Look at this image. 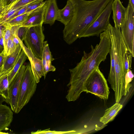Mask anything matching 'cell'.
Wrapping results in <instances>:
<instances>
[{
	"instance_id": "27",
	"label": "cell",
	"mask_w": 134,
	"mask_h": 134,
	"mask_svg": "<svg viewBox=\"0 0 134 134\" xmlns=\"http://www.w3.org/2000/svg\"><path fill=\"white\" fill-rule=\"evenodd\" d=\"M30 27L19 26L16 34L19 39L22 42L24 40Z\"/></svg>"
},
{
	"instance_id": "8",
	"label": "cell",
	"mask_w": 134,
	"mask_h": 134,
	"mask_svg": "<svg viewBox=\"0 0 134 134\" xmlns=\"http://www.w3.org/2000/svg\"><path fill=\"white\" fill-rule=\"evenodd\" d=\"M121 25V35L128 50L134 57V10L128 3Z\"/></svg>"
},
{
	"instance_id": "39",
	"label": "cell",
	"mask_w": 134,
	"mask_h": 134,
	"mask_svg": "<svg viewBox=\"0 0 134 134\" xmlns=\"http://www.w3.org/2000/svg\"><path fill=\"white\" fill-rule=\"evenodd\" d=\"M3 8V7L1 5L0 3V14L2 12Z\"/></svg>"
},
{
	"instance_id": "38",
	"label": "cell",
	"mask_w": 134,
	"mask_h": 134,
	"mask_svg": "<svg viewBox=\"0 0 134 134\" xmlns=\"http://www.w3.org/2000/svg\"><path fill=\"white\" fill-rule=\"evenodd\" d=\"M6 100L3 97L0 95V103H2L4 102H5Z\"/></svg>"
},
{
	"instance_id": "9",
	"label": "cell",
	"mask_w": 134,
	"mask_h": 134,
	"mask_svg": "<svg viewBox=\"0 0 134 134\" xmlns=\"http://www.w3.org/2000/svg\"><path fill=\"white\" fill-rule=\"evenodd\" d=\"M26 66L23 65L10 84L9 87V99L7 103L14 112L16 108L21 79Z\"/></svg>"
},
{
	"instance_id": "30",
	"label": "cell",
	"mask_w": 134,
	"mask_h": 134,
	"mask_svg": "<svg viewBox=\"0 0 134 134\" xmlns=\"http://www.w3.org/2000/svg\"><path fill=\"white\" fill-rule=\"evenodd\" d=\"M56 70L55 67L52 64L51 62H46V63L43 68V76L45 79L48 72L50 71H54Z\"/></svg>"
},
{
	"instance_id": "34",
	"label": "cell",
	"mask_w": 134,
	"mask_h": 134,
	"mask_svg": "<svg viewBox=\"0 0 134 134\" xmlns=\"http://www.w3.org/2000/svg\"><path fill=\"white\" fill-rule=\"evenodd\" d=\"M5 28V27L4 25H0V53L4 49L2 34Z\"/></svg>"
},
{
	"instance_id": "20",
	"label": "cell",
	"mask_w": 134,
	"mask_h": 134,
	"mask_svg": "<svg viewBox=\"0 0 134 134\" xmlns=\"http://www.w3.org/2000/svg\"><path fill=\"white\" fill-rule=\"evenodd\" d=\"M4 25L5 28L3 32L2 37L4 50L5 48L7 41L9 38L13 36L17 26H12L8 23H5Z\"/></svg>"
},
{
	"instance_id": "2",
	"label": "cell",
	"mask_w": 134,
	"mask_h": 134,
	"mask_svg": "<svg viewBox=\"0 0 134 134\" xmlns=\"http://www.w3.org/2000/svg\"><path fill=\"white\" fill-rule=\"evenodd\" d=\"M74 8L71 21L65 26L63 38L68 44L72 43L93 22L111 0H69Z\"/></svg>"
},
{
	"instance_id": "26",
	"label": "cell",
	"mask_w": 134,
	"mask_h": 134,
	"mask_svg": "<svg viewBox=\"0 0 134 134\" xmlns=\"http://www.w3.org/2000/svg\"><path fill=\"white\" fill-rule=\"evenodd\" d=\"M46 1H44L41 0H38L28 4L25 13H29L32 12L45 3Z\"/></svg>"
},
{
	"instance_id": "35",
	"label": "cell",
	"mask_w": 134,
	"mask_h": 134,
	"mask_svg": "<svg viewBox=\"0 0 134 134\" xmlns=\"http://www.w3.org/2000/svg\"><path fill=\"white\" fill-rule=\"evenodd\" d=\"M6 55L3 50L0 53V73L2 71Z\"/></svg>"
},
{
	"instance_id": "4",
	"label": "cell",
	"mask_w": 134,
	"mask_h": 134,
	"mask_svg": "<svg viewBox=\"0 0 134 134\" xmlns=\"http://www.w3.org/2000/svg\"><path fill=\"white\" fill-rule=\"evenodd\" d=\"M37 84L32 73L31 65L26 68L21 79L16 108L14 112L18 113L29 101L34 94Z\"/></svg>"
},
{
	"instance_id": "13",
	"label": "cell",
	"mask_w": 134,
	"mask_h": 134,
	"mask_svg": "<svg viewBox=\"0 0 134 134\" xmlns=\"http://www.w3.org/2000/svg\"><path fill=\"white\" fill-rule=\"evenodd\" d=\"M26 54L30 62L36 83H38L43 76V67L42 60L35 57L30 50L26 52Z\"/></svg>"
},
{
	"instance_id": "24",
	"label": "cell",
	"mask_w": 134,
	"mask_h": 134,
	"mask_svg": "<svg viewBox=\"0 0 134 134\" xmlns=\"http://www.w3.org/2000/svg\"><path fill=\"white\" fill-rule=\"evenodd\" d=\"M134 77V75L131 69H129L126 73L125 78V85L126 94L129 91L130 88L132 86L130 83Z\"/></svg>"
},
{
	"instance_id": "25",
	"label": "cell",
	"mask_w": 134,
	"mask_h": 134,
	"mask_svg": "<svg viewBox=\"0 0 134 134\" xmlns=\"http://www.w3.org/2000/svg\"><path fill=\"white\" fill-rule=\"evenodd\" d=\"M12 37L9 38L8 40L5 48L3 50L6 56L11 54L15 51L16 48L13 42Z\"/></svg>"
},
{
	"instance_id": "33",
	"label": "cell",
	"mask_w": 134,
	"mask_h": 134,
	"mask_svg": "<svg viewBox=\"0 0 134 134\" xmlns=\"http://www.w3.org/2000/svg\"><path fill=\"white\" fill-rule=\"evenodd\" d=\"M19 0H0V3L1 5L4 8L10 5L13 6Z\"/></svg>"
},
{
	"instance_id": "16",
	"label": "cell",
	"mask_w": 134,
	"mask_h": 134,
	"mask_svg": "<svg viewBox=\"0 0 134 134\" xmlns=\"http://www.w3.org/2000/svg\"><path fill=\"white\" fill-rule=\"evenodd\" d=\"M122 107L123 105L119 102H116L112 106L105 110L103 116L99 119L100 122L102 123L103 125H105L114 119Z\"/></svg>"
},
{
	"instance_id": "7",
	"label": "cell",
	"mask_w": 134,
	"mask_h": 134,
	"mask_svg": "<svg viewBox=\"0 0 134 134\" xmlns=\"http://www.w3.org/2000/svg\"><path fill=\"white\" fill-rule=\"evenodd\" d=\"M111 0L93 22L82 33L79 38L94 36H99L107 30L112 12Z\"/></svg>"
},
{
	"instance_id": "21",
	"label": "cell",
	"mask_w": 134,
	"mask_h": 134,
	"mask_svg": "<svg viewBox=\"0 0 134 134\" xmlns=\"http://www.w3.org/2000/svg\"><path fill=\"white\" fill-rule=\"evenodd\" d=\"M132 54L127 50L125 52L124 57L123 64V74L124 78L128 70L131 69Z\"/></svg>"
},
{
	"instance_id": "5",
	"label": "cell",
	"mask_w": 134,
	"mask_h": 134,
	"mask_svg": "<svg viewBox=\"0 0 134 134\" xmlns=\"http://www.w3.org/2000/svg\"><path fill=\"white\" fill-rule=\"evenodd\" d=\"M83 92L90 93L104 99H108L110 93L107 81L99 68L92 72L86 81Z\"/></svg>"
},
{
	"instance_id": "23",
	"label": "cell",
	"mask_w": 134,
	"mask_h": 134,
	"mask_svg": "<svg viewBox=\"0 0 134 134\" xmlns=\"http://www.w3.org/2000/svg\"><path fill=\"white\" fill-rule=\"evenodd\" d=\"M50 128L46 129L41 130H38L35 132H32L31 133L32 134H71L73 133L75 131L74 130L67 131H57L55 130L51 131Z\"/></svg>"
},
{
	"instance_id": "28",
	"label": "cell",
	"mask_w": 134,
	"mask_h": 134,
	"mask_svg": "<svg viewBox=\"0 0 134 134\" xmlns=\"http://www.w3.org/2000/svg\"><path fill=\"white\" fill-rule=\"evenodd\" d=\"M21 8L14 10H11L5 14H0V25H3L7 21L8 19L10 16L13 15Z\"/></svg>"
},
{
	"instance_id": "6",
	"label": "cell",
	"mask_w": 134,
	"mask_h": 134,
	"mask_svg": "<svg viewBox=\"0 0 134 134\" xmlns=\"http://www.w3.org/2000/svg\"><path fill=\"white\" fill-rule=\"evenodd\" d=\"M42 25L30 27L24 40L27 47L31 50L34 56L41 59L45 38Z\"/></svg>"
},
{
	"instance_id": "12",
	"label": "cell",
	"mask_w": 134,
	"mask_h": 134,
	"mask_svg": "<svg viewBox=\"0 0 134 134\" xmlns=\"http://www.w3.org/2000/svg\"><path fill=\"white\" fill-rule=\"evenodd\" d=\"M46 7L44 16V24L53 25L57 20L59 9L56 0L46 1Z\"/></svg>"
},
{
	"instance_id": "18",
	"label": "cell",
	"mask_w": 134,
	"mask_h": 134,
	"mask_svg": "<svg viewBox=\"0 0 134 134\" xmlns=\"http://www.w3.org/2000/svg\"><path fill=\"white\" fill-rule=\"evenodd\" d=\"M27 58L25 51L23 48H22L18 59L12 70L8 74L9 85Z\"/></svg>"
},
{
	"instance_id": "32",
	"label": "cell",
	"mask_w": 134,
	"mask_h": 134,
	"mask_svg": "<svg viewBox=\"0 0 134 134\" xmlns=\"http://www.w3.org/2000/svg\"><path fill=\"white\" fill-rule=\"evenodd\" d=\"M27 5L21 7L13 15L10 16L6 22L9 21L16 16L25 13L27 9Z\"/></svg>"
},
{
	"instance_id": "29",
	"label": "cell",
	"mask_w": 134,
	"mask_h": 134,
	"mask_svg": "<svg viewBox=\"0 0 134 134\" xmlns=\"http://www.w3.org/2000/svg\"><path fill=\"white\" fill-rule=\"evenodd\" d=\"M38 0L43 1L44 0H19L12 7L11 10L21 8L31 2Z\"/></svg>"
},
{
	"instance_id": "37",
	"label": "cell",
	"mask_w": 134,
	"mask_h": 134,
	"mask_svg": "<svg viewBox=\"0 0 134 134\" xmlns=\"http://www.w3.org/2000/svg\"><path fill=\"white\" fill-rule=\"evenodd\" d=\"M129 4L130 5L132 9L134 10V0H129Z\"/></svg>"
},
{
	"instance_id": "36",
	"label": "cell",
	"mask_w": 134,
	"mask_h": 134,
	"mask_svg": "<svg viewBox=\"0 0 134 134\" xmlns=\"http://www.w3.org/2000/svg\"><path fill=\"white\" fill-rule=\"evenodd\" d=\"M13 66L11 67L7 71H4L0 73V78L5 74L9 73L12 70Z\"/></svg>"
},
{
	"instance_id": "22",
	"label": "cell",
	"mask_w": 134,
	"mask_h": 134,
	"mask_svg": "<svg viewBox=\"0 0 134 134\" xmlns=\"http://www.w3.org/2000/svg\"><path fill=\"white\" fill-rule=\"evenodd\" d=\"M29 13H25L14 18L5 23H8L12 26H21L26 20Z\"/></svg>"
},
{
	"instance_id": "14",
	"label": "cell",
	"mask_w": 134,
	"mask_h": 134,
	"mask_svg": "<svg viewBox=\"0 0 134 134\" xmlns=\"http://www.w3.org/2000/svg\"><path fill=\"white\" fill-rule=\"evenodd\" d=\"M11 108L0 103V132L8 130L13 119V112Z\"/></svg>"
},
{
	"instance_id": "3",
	"label": "cell",
	"mask_w": 134,
	"mask_h": 134,
	"mask_svg": "<svg viewBox=\"0 0 134 134\" xmlns=\"http://www.w3.org/2000/svg\"><path fill=\"white\" fill-rule=\"evenodd\" d=\"M107 30L110 39L115 64V80L111 88L114 92L116 102L119 103L122 97L127 94L123 70L124 55L128 49L122 38L120 29L113 26L109 23Z\"/></svg>"
},
{
	"instance_id": "11",
	"label": "cell",
	"mask_w": 134,
	"mask_h": 134,
	"mask_svg": "<svg viewBox=\"0 0 134 134\" xmlns=\"http://www.w3.org/2000/svg\"><path fill=\"white\" fill-rule=\"evenodd\" d=\"M46 3L30 12L26 20L21 26L30 27L43 24L44 23V16L46 7Z\"/></svg>"
},
{
	"instance_id": "15",
	"label": "cell",
	"mask_w": 134,
	"mask_h": 134,
	"mask_svg": "<svg viewBox=\"0 0 134 134\" xmlns=\"http://www.w3.org/2000/svg\"><path fill=\"white\" fill-rule=\"evenodd\" d=\"M74 15L72 5L69 0H68L64 7L58 10L57 20L66 25L71 20Z\"/></svg>"
},
{
	"instance_id": "17",
	"label": "cell",
	"mask_w": 134,
	"mask_h": 134,
	"mask_svg": "<svg viewBox=\"0 0 134 134\" xmlns=\"http://www.w3.org/2000/svg\"><path fill=\"white\" fill-rule=\"evenodd\" d=\"M23 42L20 41V43L15 51L10 55L6 56L2 71L7 70L14 66L22 48Z\"/></svg>"
},
{
	"instance_id": "31",
	"label": "cell",
	"mask_w": 134,
	"mask_h": 134,
	"mask_svg": "<svg viewBox=\"0 0 134 134\" xmlns=\"http://www.w3.org/2000/svg\"><path fill=\"white\" fill-rule=\"evenodd\" d=\"M44 50L45 57L46 62H51L54 60L52 56L51 52L50 51L48 44L47 41H46L44 42Z\"/></svg>"
},
{
	"instance_id": "19",
	"label": "cell",
	"mask_w": 134,
	"mask_h": 134,
	"mask_svg": "<svg viewBox=\"0 0 134 134\" xmlns=\"http://www.w3.org/2000/svg\"><path fill=\"white\" fill-rule=\"evenodd\" d=\"M9 73L6 74L0 78V95L5 99L6 103L9 99L8 79Z\"/></svg>"
},
{
	"instance_id": "1",
	"label": "cell",
	"mask_w": 134,
	"mask_h": 134,
	"mask_svg": "<svg viewBox=\"0 0 134 134\" xmlns=\"http://www.w3.org/2000/svg\"><path fill=\"white\" fill-rule=\"evenodd\" d=\"M100 41L94 47L91 45V51L88 53L83 51L80 62L75 67L69 70L70 74L69 87L66 98L68 102L74 101L83 92L84 85L94 70L99 67L109 53L111 42L107 29L99 35Z\"/></svg>"
},
{
	"instance_id": "10",
	"label": "cell",
	"mask_w": 134,
	"mask_h": 134,
	"mask_svg": "<svg viewBox=\"0 0 134 134\" xmlns=\"http://www.w3.org/2000/svg\"><path fill=\"white\" fill-rule=\"evenodd\" d=\"M111 8L114 26L120 29L125 17L126 8L124 6L120 0H113Z\"/></svg>"
}]
</instances>
